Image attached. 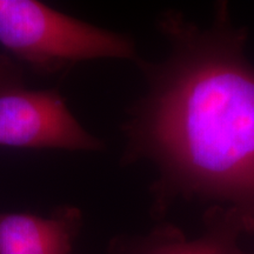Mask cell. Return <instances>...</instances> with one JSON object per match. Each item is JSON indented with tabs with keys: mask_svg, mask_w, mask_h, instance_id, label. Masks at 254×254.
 <instances>
[{
	"mask_svg": "<svg viewBox=\"0 0 254 254\" xmlns=\"http://www.w3.org/2000/svg\"><path fill=\"white\" fill-rule=\"evenodd\" d=\"M170 53L139 59L147 90L128 110L122 164L147 160L158 171L152 214L177 199L240 209L254 220V67L247 31L219 2L207 28L177 11L160 15Z\"/></svg>",
	"mask_w": 254,
	"mask_h": 254,
	"instance_id": "6da1fadb",
	"label": "cell"
},
{
	"mask_svg": "<svg viewBox=\"0 0 254 254\" xmlns=\"http://www.w3.org/2000/svg\"><path fill=\"white\" fill-rule=\"evenodd\" d=\"M0 45L41 75L65 74L97 59L138 62L126 34L98 27L38 0H0Z\"/></svg>",
	"mask_w": 254,
	"mask_h": 254,
	"instance_id": "7a4b0ae2",
	"label": "cell"
},
{
	"mask_svg": "<svg viewBox=\"0 0 254 254\" xmlns=\"http://www.w3.org/2000/svg\"><path fill=\"white\" fill-rule=\"evenodd\" d=\"M0 147L95 152L104 142L78 122L57 88H31L24 69L0 53Z\"/></svg>",
	"mask_w": 254,
	"mask_h": 254,
	"instance_id": "3957f363",
	"label": "cell"
},
{
	"mask_svg": "<svg viewBox=\"0 0 254 254\" xmlns=\"http://www.w3.org/2000/svg\"><path fill=\"white\" fill-rule=\"evenodd\" d=\"M244 233H254L252 218L236 207L212 205L204 214V231L195 239L163 224L146 234L113 238L109 254H245L239 246Z\"/></svg>",
	"mask_w": 254,
	"mask_h": 254,
	"instance_id": "277c9868",
	"label": "cell"
},
{
	"mask_svg": "<svg viewBox=\"0 0 254 254\" xmlns=\"http://www.w3.org/2000/svg\"><path fill=\"white\" fill-rule=\"evenodd\" d=\"M81 227V211L71 205L49 217L0 212V254H71Z\"/></svg>",
	"mask_w": 254,
	"mask_h": 254,
	"instance_id": "5b68a950",
	"label": "cell"
}]
</instances>
